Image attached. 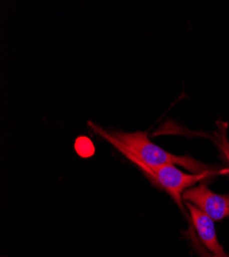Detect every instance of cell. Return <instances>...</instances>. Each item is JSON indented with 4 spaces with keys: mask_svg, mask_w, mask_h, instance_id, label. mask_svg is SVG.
Returning a JSON list of instances; mask_svg holds the SVG:
<instances>
[{
    "mask_svg": "<svg viewBox=\"0 0 229 257\" xmlns=\"http://www.w3.org/2000/svg\"><path fill=\"white\" fill-rule=\"evenodd\" d=\"M182 198L199 208L214 221L229 217V197L216 194L205 184L187 189Z\"/></svg>",
    "mask_w": 229,
    "mask_h": 257,
    "instance_id": "cell-3",
    "label": "cell"
},
{
    "mask_svg": "<svg viewBox=\"0 0 229 257\" xmlns=\"http://www.w3.org/2000/svg\"><path fill=\"white\" fill-rule=\"evenodd\" d=\"M187 235H188V238H189L190 241H191V244H192V246H193L194 251L197 253V255H198L199 257H214L209 251H207V250L203 247V245L200 243V241L198 240L197 235H196V233H195V230H194V228H193L192 225L189 227L188 231H187Z\"/></svg>",
    "mask_w": 229,
    "mask_h": 257,
    "instance_id": "cell-5",
    "label": "cell"
},
{
    "mask_svg": "<svg viewBox=\"0 0 229 257\" xmlns=\"http://www.w3.org/2000/svg\"><path fill=\"white\" fill-rule=\"evenodd\" d=\"M93 127L96 132L106 138L141 170L166 165H178L189 170L193 174H202L214 171L211 166L198 162L188 156H175L165 152L161 147L152 143L148 139L147 133L145 132L126 133L113 131L107 133L100 126L94 125Z\"/></svg>",
    "mask_w": 229,
    "mask_h": 257,
    "instance_id": "cell-1",
    "label": "cell"
},
{
    "mask_svg": "<svg viewBox=\"0 0 229 257\" xmlns=\"http://www.w3.org/2000/svg\"><path fill=\"white\" fill-rule=\"evenodd\" d=\"M143 171L145 175L156 186L168 192L182 211H184L182 198L184 192L187 189L194 187V185L202 179L211 177L217 173L215 171H212V172L202 174H187L182 172L174 165L146 168Z\"/></svg>",
    "mask_w": 229,
    "mask_h": 257,
    "instance_id": "cell-2",
    "label": "cell"
},
{
    "mask_svg": "<svg viewBox=\"0 0 229 257\" xmlns=\"http://www.w3.org/2000/svg\"><path fill=\"white\" fill-rule=\"evenodd\" d=\"M185 204L190 213L191 224L203 247L214 257H229L218 242L214 220L193 204L189 202H185Z\"/></svg>",
    "mask_w": 229,
    "mask_h": 257,
    "instance_id": "cell-4",
    "label": "cell"
}]
</instances>
